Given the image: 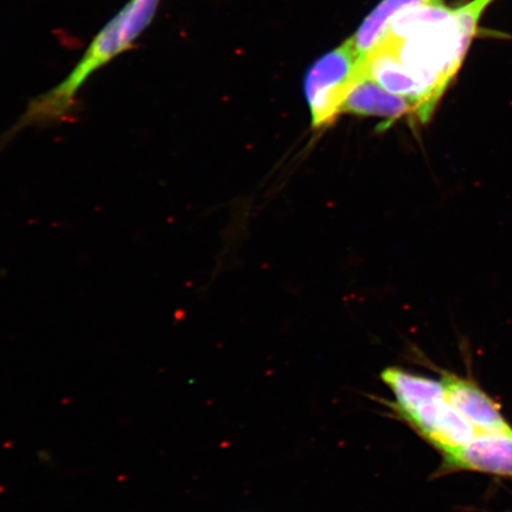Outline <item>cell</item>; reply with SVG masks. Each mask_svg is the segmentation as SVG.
<instances>
[{"instance_id":"6da1fadb","label":"cell","mask_w":512,"mask_h":512,"mask_svg":"<svg viewBox=\"0 0 512 512\" xmlns=\"http://www.w3.org/2000/svg\"><path fill=\"white\" fill-rule=\"evenodd\" d=\"M159 2L160 0H130L96 35L67 78L28 102L21 117L0 136V151L25 128L66 123L74 113L76 98L83 85L100 68L131 49L155 18Z\"/></svg>"},{"instance_id":"7a4b0ae2","label":"cell","mask_w":512,"mask_h":512,"mask_svg":"<svg viewBox=\"0 0 512 512\" xmlns=\"http://www.w3.org/2000/svg\"><path fill=\"white\" fill-rule=\"evenodd\" d=\"M364 75L366 73L351 38L313 64L305 80L313 127L334 123L351 88Z\"/></svg>"},{"instance_id":"3957f363","label":"cell","mask_w":512,"mask_h":512,"mask_svg":"<svg viewBox=\"0 0 512 512\" xmlns=\"http://www.w3.org/2000/svg\"><path fill=\"white\" fill-rule=\"evenodd\" d=\"M402 418L435 448L450 454L470 443L476 431L444 396L401 409Z\"/></svg>"},{"instance_id":"277c9868","label":"cell","mask_w":512,"mask_h":512,"mask_svg":"<svg viewBox=\"0 0 512 512\" xmlns=\"http://www.w3.org/2000/svg\"><path fill=\"white\" fill-rule=\"evenodd\" d=\"M445 398L470 422L477 433L511 434L501 408L473 381L444 373L440 380Z\"/></svg>"},{"instance_id":"5b68a950","label":"cell","mask_w":512,"mask_h":512,"mask_svg":"<svg viewBox=\"0 0 512 512\" xmlns=\"http://www.w3.org/2000/svg\"><path fill=\"white\" fill-rule=\"evenodd\" d=\"M444 458V472L475 471L512 479V433H477Z\"/></svg>"},{"instance_id":"8992f818","label":"cell","mask_w":512,"mask_h":512,"mask_svg":"<svg viewBox=\"0 0 512 512\" xmlns=\"http://www.w3.org/2000/svg\"><path fill=\"white\" fill-rule=\"evenodd\" d=\"M341 113L381 118L386 125L393 124L394 121L409 114L416 118L412 101L386 91L367 75L362 76L351 88L344 100Z\"/></svg>"},{"instance_id":"52a82bcc","label":"cell","mask_w":512,"mask_h":512,"mask_svg":"<svg viewBox=\"0 0 512 512\" xmlns=\"http://www.w3.org/2000/svg\"><path fill=\"white\" fill-rule=\"evenodd\" d=\"M432 3H443V0H383L351 37L358 57L363 60L373 50L387 31L390 22L401 11L412 6Z\"/></svg>"},{"instance_id":"ba28073f","label":"cell","mask_w":512,"mask_h":512,"mask_svg":"<svg viewBox=\"0 0 512 512\" xmlns=\"http://www.w3.org/2000/svg\"><path fill=\"white\" fill-rule=\"evenodd\" d=\"M381 376L395 395L398 411L445 395L440 381L407 373L405 370L389 368L384 370Z\"/></svg>"}]
</instances>
